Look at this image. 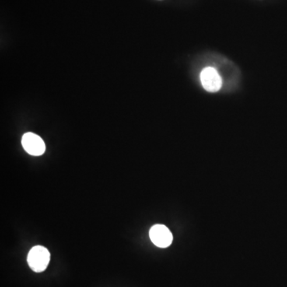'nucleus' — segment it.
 Segmentation results:
<instances>
[{
	"label": "nucleus",
	"mask_w": 287,
	"mask_h": 287,
	"mask_svg": "<svg viewBox=\"0 0 287 287\" xmlns=\"http://www.w3.org/2000/svg\"><path fill=\"white\" fill-rule=\"evenodd\" d=\"M50 260V252L43 246H34L28 253V265L36 273L44 271L48 267Z\"/></svg>",
	"instance_id": "1"
},
{
	"label": "nucleus",
	"mask_w": 287,
	"mask_h": 287,
	"mask_svg": "<svg viewBox=\"0 0 287 287\" xmlns=\"http://www.w3.org/2000/svg\"><path fill=\"white\" fill-rule=\"evenodd\" d=\"M200 81L203 87L210 93L218 92L222 87V78L216 70L212 67H207L200 74Z\"/></svg>",
	"instance_id": "2"
},
{
	"label": "nucleus",
	"mask_w": 287,
	"mask_h": 287,
	"mask_svg": "<svg viewBox=\"0 0 287 287\" xmlns=\"http://www.w3.org/2000/svg\"><path fill=\"white\" fill-rule=\"evenodd\" d=\"M22 145L25 151L32 156H41L46 151L44 141L33 133H26L22 136Z\"/></svg>",
	"instance_id": "3"
},
{
	"label": "nucleus",
	"mask_w": 287,
	"mask_h": 287,
	"mask_svg": "<svg viewBox=\"0 0 287 287\" xmlns=\"http://www.w3.org/2000/svg\"><path fill=\"white\" fill-rule=\"evenodd\" d=\"M149 236L152 243L161 248L170 246L173 239L170 230L163 225H154L150 229Z\"/></svg>",
	"instance_id": "4"
}]
</instances>
